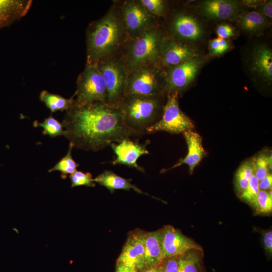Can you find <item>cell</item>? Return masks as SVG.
<instances>
[{"label":"cell","mask_w":272,"mask_h":272,"mask_svg":"<svg viewBox=\"0 0 272 272\" xmlns=\"http://www.w3.org/2000/svg\"><path fill=\"white\" fill-rule=\"evenodd\" d=\"M86 35V64L95 65L121 52L128 37L118 1H113L102 17L90 23Z\"/></svg>","instance_id":"cell-2"},{"label":"cell","mask_w":272,"mask_h":272,"mask_svg":"<svg viewBox=\"0 0 272 272\" xmlns=\"http://www.w3.org/2000/svg\"><path fill=\"white\" fill-rule=\"evenodd\" d=\"M144 7L151 14L159 19L167 14V3L163 0H140Z\"/></svg>","instance_id":"cell-30"},{"label":"cell","mask_w":272,"mask_h":272,"mask_svg":"<svg viewBox=\"0 0 272 272\" xmlns=\"http://www.w3.org/2000/svg\"><path fill=\"white\" fill-rule=\"evenodd\" d=\"M202 62V59L196 56L166 70L165 93L179 95L193 81Z\"/></svg>","instance_id":"cell-10"},{"label":"cell","mask_w":272,"mask_h":272,"mask_svg":"<svg viewBox=\"0 0 272 272\" xmlns=\"http://www.w3.org/2000/svg\"><path fill=\"white\" fill-rule=\"evenodd\" d=\"M259 190V181L254 174L251 177L246 188L239 197L254 209Z\"/></svg>","instance_id":"cell-29"},{"label":"cell","mask_w":272,"mask_h":272,"mask_svg":"<svg viewBox=\"0 0 272 272\" xmlns=\"http://www.w3.org/2000/svg\"><path fill=\"white\" fill-rule=\"evenodd\" d=\"M164 95H125L119 104L127 126L140 135L158 120L164 106Z\"/></svg>","instance_id":"cell-4"},{"label":"cell","mask_w":272,"mask_h":272,"mask_svg":"<svg viewBox=\"0 0 272 272\" xmlns=\"http://www.w3.org/2000/svg\"><path fill=\"white\" fill-rule=\"evenodd\" d=\"M31 4L30 0H0V28L10 25L25 16Z\"/></svg>","instance_id":"cell-19"},{"label":"cell","mask_w":272,"mask_h":272,"mask_svg":"<svg viewBox=\"0 0 272 272\" xmlns=\"http://www.w3.org/2000/svg\"><path fill=\"white\" fill-rule=\"evenodd\" d=\"M75 95V100L80 103L107 102L105 82L95 65L86 64L78 77Z\"/></svg>","instance_id":"cell-9"},{"label":"cell","mask_w":272,"mask_h":272,"mask_svg":"<svg viewBox=\"0 0 272 272\" xmlns=\"http://www.w3.org/2000/svg\"><path fill=\"white\" fill-rule=\"evenodd\" d=\"M218 38L226 39L235 35L234 28L228 24H221L216 29Z\"/></svg>","instance_id":"cell-35"},{"label":"cell","mask_w":272,"mask_h":272,"mask_svg":"<svg viewBox=\"0 0 272 272\" xmlns=\"http://www.w3.org/2000/svg\"><path fill=\"white\" fill-rule=\"evenodd\" d=\"M64 135L74 148L97 152L131 137L140 136L126 124L119 106L75 99L62 123Z\"/></svg>","instance_id":"cell-1"},{"label":"cell","mask_w":272,"mask_h":272,"mask_svg":"<svg viewBox=\"0 0 272 272\" xmlns=\"http://www.w3.org/2000/svg\"><path fill=\"white\" fill-rule=\"evenodd\" d=\"M271 155L266 150L253 159L254 174L259 182L271 171Z\"/></svg>","instance_id":"cell-26"},{"label":"cell","mask_w":272,"mask_h":272,"mask_svg":"<svg viewBox=\"0 0 272 272\" xmlns=\"http://www.w3.org/2000/svg\"><path fill=\"white\" fill-rule=\"evenodd\" d=\"M163 230L144 232L146 268L157 266L165 258L162 244Z\"/></svg>","instance_id":"cell-18"},{"label":"cell","mask_w":272,"mask_h":272,"mask_svg":"<svg viewBox=\"0 0 272 272\" xmlns=\"http://www.w3.org/2000/svg\"><path fill=\"white\" fill-rule=\"evenodd\" d=\"M158 267L160 272H178L177 256L165 258Z\"/></svg>","instance_id":"cell-34"},{"label":"cell","mask_w":272,"mask_h":272,"mask_svg":"<svg viewBox=\"0 0 272 272\" xmlns=\"http://www.w3.org/2000/svg\"><path fill=\"white\" fill-rule=\"evenodd\" d=\"M260 14L265 17L271 19L272 18V3L271 1L264 3L259 8V11L257 12Z\"/></svg>","instance_id":"cell-37"},{"label":"cell","mask_w":272,"mask_h":272,"mask_svg":"<svg viewBox=\"0 0 272 272\" xmlns=\"http://www.w3.org/2000/svg\"><path fill=\"white\" fill-rule=\"evenodd\" d=\"M252 70L265 81L272 80V52L268 48L260 46L257 47L252 55Z\"/></svg>","instance_id":"cell-20"},{"label":"cell","mask_w":272,"mask_h":272,"mask_svg":"<svg viewBox=\"0 0 272 272\" xmlns=\"http://www.w3.org/2000/svg\"><path fill=\"white\" fill-rule=\"evenodd\" d=\"M162 230V244L165 258L178 256L192 250L202 251L200 246L173 227L168 225Z\"/></svg>","instance_id":"cell-14"},{"label":"cell","mask_w":272,"mask_h":272,"mask_svg":"<svg viewBox=\"0 0 272 272\" xmlns=\"http://www.w3.org/2000/svg\"><path fill=\"white\" fill-rule=\"evenodd\" d=\"M253 209L257 215H267L271 213L272 197L269 196L267 191L259 190Z\"/></svg>","instance_id":"cell-31"},{"label":"cell","mask_w":272,"mask_h":272,"mask_svg":"<svg viewBox=\"0 0 272 272\" xmlns=\"http://www.w3.org/2000/svg\"><path fill=\"white\" fill-rule=\"evenodd\" d=\"M128 39L136 38L160 23L140 0L118 1Z\"/></svg>","instance_id":"cell-7"},{"label":"cell","mask_w":272,"mask_h":272,"mask_svg":"<svg viewBox=\"0 0 272 272\" xmlns=\"http://www.w3.org/2000/svg\"><path fill=\"white\" fill-rule=\"evenodd\" d=\"M167 36L159 24L139 37L127 39L120 53L128 73L143 65L158 64L162 44Z\"/></svg>","instance_id":"cell-3"},{"label":"cell","mask_w":272,"mask_h":272,"mask_svg":"<svg viewBox=\"0 0 272 272\" xmlns=\"http://www.w3.org/2000/svg\"><path fill=\"white\" fill-rule=\"evenodd\" d=\"M138 272H160L158 266L147 267L139 271Z\"/></svg>","instance_id":"cell-40"},{"label":"cell","mask_w":272,"mask_h":272,"mask_svg":"<svg viewBox=\"0 0 272 272\" xmlns=\"http://www.w3.org/2000/svg\"><path fill=\"white\" fill-rule=\"evenodd\" d=\"M67 154L62 158L53 167L48 170V172L58 171L61 172V177L65 179L67 175L72 174L77 170L79 164L76 163L72 155L73 145L70 143Z\"/></svg>","instance_id":"cell-27"},{"label":"cell","mask_w":272,"mask_h":272,"mask_svg":"<svg viewBox=\"0 0 272 272\" xmlns=\"http://www.w3.org/2000/svg\"><path fill=\"white\" fill-rule=\"evenodd\" d=\"M272 175L271 173H268L267 175L260 181L259 182V188L260 190L266 191L271 189Z\"/></svg>","instance_id":"cell-38"},{"label":"cell","mask_w":272,"mask_h":272,"mask_svg":"<svg viewBox=\"0 0 272 272\" xmlns=\"http://www.w3.org/2000/svg\"><path fill=\"white\" fill-rule=\"evenodd\" d=\"M183 135L188 148L186 156L184 158L180 159L170 168L164 170L163 172L186 164L188 166L189 173L191 174L195 167L205 156L206 151L202 146V140L198 133L188 130L183 132Z\"/></svg>","instance_id":"cell-16"},{"label":"cell","mask_w":272,"mask_h":272,"mask_svg":"<svg viewBox=\"0 0 272 272\" xmlns=\"http://www.w3.org/2000/svg\"><path fill=\"white\" fill-rule=\"evenodd\" d=\"M201 14L210 20H227L236 16L239 11L238 3L229 0H209L200 7Z\"/></svg>","instance_id":"cell-17"},{"label":"cell","mask_w":272,"mask_h":272,"mask_svg":"<svg viewBox=\"0 0 272 272\" xmlns=\"http://www.w3.org/2000/svg\"><path fill=\"white\" fill-rule=\"evenodd\" d=\"M115 272H138V271L128 266L121 264H116Z\"/></svg>","instance_id":"cell-39"},{"label":"cell","mask_w":272,"mask_h":272,"mask_svg":"<svg viewBox=\"0 0 272 272\" xmlns=\"http://www.w3.org/2000/svg\"><path fill=\"white\" fill-rule=\"evenodd\" d=\"M196 56L187 44L167 35L162 44L158 64L166 70Z\"/></svg>","instance_id":"cell-12"},{"label":"cell","mask_w":272,"mask_h":272,"mask_svg":"<svg viewBox=\"0 0 272 272\" xmlns=\"http://www.w3.org/2000/svg\"><path fill=\"white\" fill-rule=\"evenodd\" d=\"M165 82L166 71L158 64L140 66L128 73L125 95H164Z\"/></svg>","instance_id":"cell-5"},{"label":"cell","mask_w":272,"mask_h":272,"mask_svg":"<svg viewBox=\"0 0 272 272\" xmlns=\"http://www.w3.org/2000/svg\"><path fill=\"white\" fill-rule=\"evenodd\" d=\"M110 146L116 156L112 162L113 165H124L145 172L144 168L138 164L137 161L142 156L149 154L146 145L139 144L130 139H125L118 143H113Z\"/></svg>","instance_id":"cell-15"},{"label":"cell","mask_w":272,"mask_h":272,"mask_svg":"<svg viewBox=\"0 0 272 272\" xmlns=\"http://www.w3.org/2000/svg\"><path fill=\"white\" fill-rule=\"evenodd\" d=\"M229 42L226 40L217 38L209 43L210 54L212 56L221 55L230 48Z\"/></svg>","instance_id":"cell-33"},{"label":"cell","mask_w":272,"mask_h":272,"mask_svg":"<svg viewBox=\"0 0 272 272\" xmlns=\"http://www.w3.org/2000/svg\"><path fill=\"white\" fill-rule=\"evenodd\" d=\"M33 125L36 127L38 126L42 127L43 134L49 135L52 138L64 135L65 134L62 124L52 115L45 118L42 122L37 120L33 122Z\"/></svg>","instance_id":"cell-28"},{"label":"cell","mask_w":272,"mask_h":272,"mask_svg":"<svg viewBox=\"0 0 272 272\" xmlns=\"http://www.w3.org/2000/svg\"><path fill=\"white\" fill-rule=\"evenodd\" d=\"M254 174L253 159L245 161L237 169L235 175V187L239 196L245 190Z\"/></svg>","instance_id":"cell-25"},{"label":"cell","mask_w":272,"mask_h":272,"mask_svg":"<svg viewBox=\"0 0 272 272\" xmlns=\"http://www.w3.org/2000/svg\"><path fill=\"white\" fill-rule=\"evenodd\" d=\"M168 25L169 37L182 42L183 41H194L200 38L202 29L196 20L187 14L178 12L171 18Z\"/></svg>","instance_id":"cell-13"},{"label":"cell","mask_w":272,"mask_h":272,"mask_svg":"<svg viewBox=\"0 0 272 272\" xmlns=\"http://www.w3.org/2000/svg\"><path fill=\"white\" fill-rule=\"evenodd\" d=\"M94 181L107 188L111 192H113L114 190L117 189L127 190L133 189L139 193L148 195L131 184L130 180L122 178L110 170L103 171L95 178Z\"/></svg>","instance_id":"cell-21"},{"label":"cell","mask_w":272,"mask_h":272,"mask_svg":"<svg viewBox=\"0 0 272 272\" xmlns=\"http://www.w3.org/2000/svg\"><path fill=\"white\" fill-rule=\"evenodd\" d=\"M95 65L105 82L107 103L118 106L125 95L128 74L120 52L99 61Z\"/></svg>","instance_id":"cell-6"},{"label":"cell","mask_w":272,"mask_h":272,"mask_svg":"<svg viewBox=\"0 0 272 272\" xmlns=\"http://www.w3.org/2000/svg\"><path fill=\"white\" fill-rule=\"evenodd\" d=\"M71 181V188L79 186H86L94 187L95 183L92 175L90 172L84 173L81 171L76 170L70 175Z\"/></svg>","instance_id":"cell-32"},{"label":"cell","mask_w":272,"mask_h":272,"mask_svg":"<svg viewBox=\"0 0 272 272\" xmlns=\"http://www.w3.org/2000/svg\"><path fill=\"white\" fill-rule=\"evenodd\" d=\"M144 232L137 230L130 233L116 264H121L137 269L146 268Z\"/></svg>","instance_id":"cell-11"},{"label":"cell","mask_w":272,"mask_h":272,"mask_svg":"<svg viewBox=\"0 0 272 272\" xmlns=\"http://www.w3.org/2000/svg\"><path fill=\"white\" fill-rule=\"evenodd\" d=\"M201 252L192 250L178 256V272H202Z\"/></svg>","instance_id":"cell-24"},{"label":"cell","mask_w":272,"mask_h":272,"mask_svg":"<svg viewBox=\"0 0 272 272\" xmlns=\"http://www.w3.org/2000/svg\"><path fill=\"white\" fill-rule=\"evenodd\" d=\"M193 127L191 120L179 108L178 93H174L167 95L161 118L147 128L146 132L164 131L179 133L191 130Z\"/></svg>","instance_id":"cell-8"},{"label":"cell","mask_w":272,"mask_h":272,"mask_svg":"<svg viewBox=\"0 0 272 272\" xmlns=\"http://www.w3.org/2000/svg\"><path fill=\"white\" fill-rule=\"evenodd\" d=\"M237 22L240 27L250 33H258L268 26L266 18L256 11L245 12L238 16Z\"/></svg>","instance_id":"cell-22"},{"label":"cell","mask_w":272,"mask_h":272,"mask_svg":"<svg viewBox=\"0 0 272 272\" xmlns=\"http://www.w3.org/2000/svg\"><path fill=\"white\" fill-rule=\"evenodd\" d=\"M263 244L266 253L271 256L272 254V231L269 230L263 232Z\"/></svg>","instance_id":"cell-36"},{"label":"cell","mask_w":272,"mask_h":272,"mask_svg":"<svg viewBox=\"0 0 272 272\" xmlns=\"http://www.w3.org/2000/svg\"><path fill=\"white\" fill-rule=\"evenodd\" d=\"M75 96L74 94L71 98H65L59 95L43 90L40 94L39 99L51 112H55L68 110L74 101Z\"/></svg>","instance_id":"cell-23"}]
</instances>
